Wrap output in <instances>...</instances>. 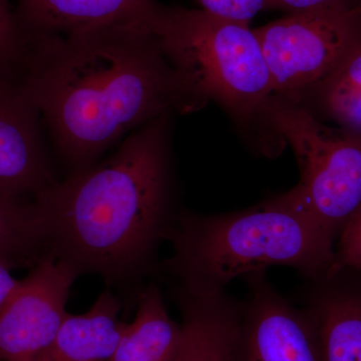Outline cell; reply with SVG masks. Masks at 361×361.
Segmentation results:
<instances>
[{
  "label": "cell",
  "mask_w": 361,
  "mask_h": 361,
  "mask_svg": "<svg viewBox=\"0 0 361 361\" xmlns=\"http://www.w3.org/2000/svg\"><path fill=\"white\" fill-rule=\"evenodd\" d=\"M20 280L14 279L11 274V269L0 263V307L6 303L8 297L13 294Z\"/></svg>",
  "instance_id": "obj_20"
},
{
  "label": "cell",
  "mask_w": 361,
  "mask_h": 361,
  "mask_svg": "<svg viewBox=\"0 0 361 361\" xmlns=\"http://www.w3.org/2000/svg\"><path fill=\"white\" fill-rule=\"evenodd\" d=\"M167 237L174 254L166 266L179 286L208 294L274 266L315 279L329 272L336 255L334 240L275 197L237 212H182Z\"/></svg>",
  "instance_id": "obj_3"
},
{
  "label": "cell",
  "mask_w": 361,
  "mask_h": 361,
  "mask_svg": "<svg viewBox=\"0 0 361 361\" xmlns=\"http://www.w3.org/2000/svg\"><path fill=\"white\" fill-rule=\"evenodd\" d=\"M170 115L134 130L104 161L56 180L33 198L47 251L106 279L142 269L174 220Z\"/></svg>",
  "instance_id": "obj_2"
},
{
  "label": "cell",
  "mask_w": 361,
  "mask_h": 361,
  "mask_svg": "<svg viewBox=\"0 0 361 361\" xmlns=\"http://www.w3.org/2000/svg\"><path fill=\"white\" fill-rule=\"evenodd\" d=\"M30 39L8 0H0V73L20 75Z\"/></svg>",
  "instance_id": "obj_17"
},
{
  "label": "cell",
  "mask_w": 361,
  "mask_h": 361,
  "mask_svg": "<svg viewBox=\"0 0 361 361\" xmlns=\"http://www.w3.org/2000/svg\"><path fill=\"white\" fill-rule=\"evenodd\" d=\"M182 341V324L169 315L152 284L137 297L134 322L126 325L111 361H176Z\"/></svg>",
  "instance_id": "obj_14"
},
{
  "label": "cell",
  "mask_w": 361,
  "mask_h": 361,
  "mask_svg": "<svg viewBox=\"0 0 361 361\" xmlns=\"http://www.w3.org/2000/svg\"><path fill=\"white\" fill-rule=\"evenodd\" d=\"M158 37L202 106L215 102L244 128L263 120L273 85L255 30L202 9L168 7Z\"/></svg>",
  "instance_id": "obj_4"
},
{
  "label": "cell",
  "mask_w": 361,
  "mask_h": 361,
  "mask_svg": "<svg viewBox=\"0 0 361 361\" xmlns=\"http://www.w3.org/2000/svg\"><path fill=\"white\" fill-rule=\"evenodd\" d=\"M346 4H350L349 0H268V9H279L288 13H297Z\"/></svg>",
  "instance_id": "obj_19"
},
{
  "label": "cell",
  "mask_w": 361,
  "mask_h": 361,
  "mask_svg": "<svg viewBox=\"0 0 361 361\" xmlns=\"http://www.w3.org/2000/svg\"><path fill=\"white\" fill-rule=\"evenodd\" d=\"M266 126L295 154L300 180L275 197L337 241L361 209V134L323 126L307 106L273 94Z\"/></svg>",
  "instance_id": "obj_5"
},
{
  "label": "cell",
  "mask_w": 361,
  "mask_h": 361,
  "mask_svg": "<svg viewBox=\"0 0 361 361\" xmlns=\"http://www.w3.org/2000/svg\"><path fill=\"white\" fill-rule=\"evenodd\" d=\"M47 251L44 223L33 198L0 189V263L35 267Z\"/></svg>",
  "instance_id": "obj_15"
},
{
  "label": "cell",
  "mask_w": 361,
  "mask_h": 361,
  "mask_svg": "<svg viewBox=\"0 0 361 361\" xmlns=\"http://www.w3.org/2000/svg\"><path fill=\"white\" fill-rule=\"evenodd\" d=\"M314 87L325 111L343 129L361 134V44Z\"/></svg>",
  "instance_id": "obj_16"
},
{
  "label": "cell",
  "mask_w": 361,
  "mask_h": 361,
  "mask_svg": "<svg viewBox=\"0 0 361 361\" xmlns=\"http://www.w3.org/2000/svg\"><path fill=\"white\" fill-rule=\"evenodd\" d=\"M202 11L236 23L249 25L260 11L268 9V0H195Z\"/></svg>",
  "instance_id": "obj_18"
},
{
  "label": "cell",
  "mask_w": 361,
  "mask_h": 361,
  "mask_svg": "<svg viewBox=\"0 0 361 361\" xmlns=\"http://www.w3.org/2000/svg\"><path fill=\"white\" fill-rule=\"evenodd\" d=\"M360 4V6L361 7V0H360V4Z\"/></svg>",
  "instance_id": "obj_22"
},
{
  "label": "cell",
  "mask_w": 361,
  "mask_h": 361,
  "mask_svg": "<svg viewBox=\"0 0 361 361\" xmlns=\"http://www.w3.org/2000/svg\"><path fill=\"white\" fill-rule=\"evenodd\" d=\"M249 295L233 341L230 361H320L317 329L268 280L266 271L244 278Z\"/></svg>",
  "instance_id": "obj_8"
},
{
  "label": "cell",
  "mask_w": 361,
  "mask_h": 361,
  "mask_svg": "<svg viewBox=\"0 0 361 361\" xmlns=\"http://www.w3.org/2000/svg\"><path fill=\"white\" fill-rule=\"evenodd\" d=\"M20 80L71 173L159 116L203 106L159 37L132 28L30 37Z\"/></svg>",
  "instance_id": "obj_1"
},
{
  "label": "cell",
  "mask_w": 361,
  "mask_h": 361,
  "mask_svg": "<svg viewBox=\"0 0 361 361\" xmlns=\"http://www.w3.org/2000/svg\"><path fill=\"white\" fill-rule=\"evenodd\" d=\"M121 305L104 291L82 314L68 313L54 341L33 361H111L127 323Z\"/></svg>",
  "instance_id": "obj_13"
},
{
  "label": "cell",
  "mask_w": 361,
  "mask_h": 361,
  "mask_svg": "<svg viewBox=\"0 0 361 361\" xmlns=\"http://www.w3.org/2000/svg\"><path fill=\"white\" fill-rule=\"evenodd\" d=\"M273 94L300 102L361 44V7L289 13L256 28Z\"/></svg>",
  "instance_id": "obj_6"
},
{
  "label": "cell",
  "mask_w": 361,
  "mask_h": 361,
  "mask_svg": "<svg viewBox=\"0 0 361 361\" xmlns=\"http://www.w3.org/2000/svg\"><path fill=\"white\" fill-rule=\"evenodd\" d=\"M305 297L320 361H361V271L331 270L310 279Z\"/></svg>",
  "instance_id": "obj_11"
},
{
  "label": "cell",
  "mask_w": 361,
  "mask_h": 361,
  "mask_svg": "<svg viewBox=\"0 0 361 361\" xmlns=\"http://www.w3.org/2000/svg\"><path fill=\"white\" fill-rule=\"evenodd\" d=\"M343 231H361V209L358 211L355 217L350 220V222L345 226Z\"/></svg>",
  "instance_id": "obj_21"
},
{
  "label": "cell",
  "mask_w": 361,
  "mask_h": 361,
  "mask_svg": "<svg viewBox=\"0 0 361 361\" xmlns=\"http://www.w3.org/2000/svg\"><path fill=\"white\" fill-rule=\"evenodd\" d=\"M183 341L176 361H230L242 306L226 294L202 293L178 286Z\"/></svg>",
  "instance_id": "obj_12"
},
{
  "label": "cell",
  "mask_w": 361,
  "mask_h": 361,
  "mask_svg": "<svg viewBox=\"0 0 361 361\" xmlns=\"http://www.w3.org/2000/svg\"><path fill=\"white\" fill-rule=\"evenodd\" d=\"M80 275L49 253L18 281L0 307V361H33L54 341L66 315V301Z\"/></svg>",
  "instance_id": "obj_7"
},
{
  "label": "cell",
  "mask_w": 361,
  "mask_h": 361,
  "mask_svg": "<svg viewBox=\"0 0 361 361\" xmlns=\"http://www.w3.org/2000/svg\"><path fill=\"white\" fill-rule=\"evenodd\" d=\"M167 11L157 0H18L16 13L28 37L102 27L132 28L158 37Z\"/></svg>",
  "instance_id": "obj_10"
},
{
  "label": "cell",
  "mask_w": 361,
  "mask_h": 361,
  "mask_svg": "<svg viewBox=\"0 0 361 361\" xmlns=\"http://www.w3.org/2000/svg\"><path fill=\"white\" fill-rule=\"evenodd\" d=\"M42 126L20 75L0 73V189L7 193L35 198L56 182Z\"/></svg>",
  "instance_id": "obj_9"
}]
</instances>
